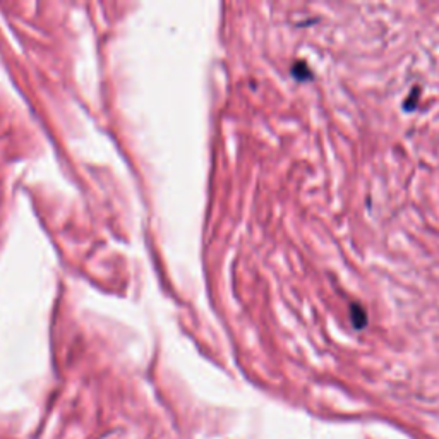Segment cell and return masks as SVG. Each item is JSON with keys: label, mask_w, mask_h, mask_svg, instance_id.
Returning <instances> with one entry per match:
<instances>
[{"label": "cell", "mask_w": 439, "mask_h": 439, "mask_svg": "<svg viewBox=\"0 0 439 439\" xmlns=\"http://www.w3.org/2000/svg\"><path fill=\"white\" fill-rule=\"evenodd\" d=\"M292 76L295 77L297 81H300V83H304V81H311L312 77H314V74H312L311 67L307 66L306 61H297L295 64L292 66Z\"/></svg>", "instance_id": "7a4b0ae2"}, {"label": "cell", "mask_w": 439, "mask_h": 439, "mask_svg": "<svg viewBox=\"0 0 439 439\" xmlns=\"http://www.w3.org/2000/svg\"><path fill=\"white\" fill-rule=\"evenodd\" d=\"M419 98H420V86H414V88H412V91L408 93L407 100H405V102H403L405 111H412V110L417 109Z\"/></svg>", "instance_id": "3957f363"}, {"label": "cell", "mask_w": 439, "mask_h": 439, "mask_svg": "<svg viewBox=\"0 0 439 439\" xmlns=\"http://www.w3.org/2000/svg\"><path fill=\"white\" fill-rule=\"evenodd\" d=\"M351 319L352 325L355 330H364L369 323V318H367L366 309L360 306L359 302H352L351 304Z\"/></svg>", "instance_id": "6da1fadb"}]
</instances>
